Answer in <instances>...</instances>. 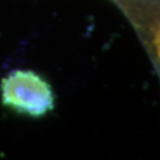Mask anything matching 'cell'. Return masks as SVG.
<instances>
[{
    "label": "cell",
    "mask_w": 160,
    "mask_h": 160,
    "mask_svg": "<svg viewBox=\"0 0 160 160\" xmlns=\"http://www.w3.org/2000/svg\"><path fill=\"white\" fill-rule=\"evenodd\" d=\"M1 102L31 118H40L55 108L51 86L31 70H16L1 80Z\"/></svg>",
    "instance_id": "1"
}]
</instances>
